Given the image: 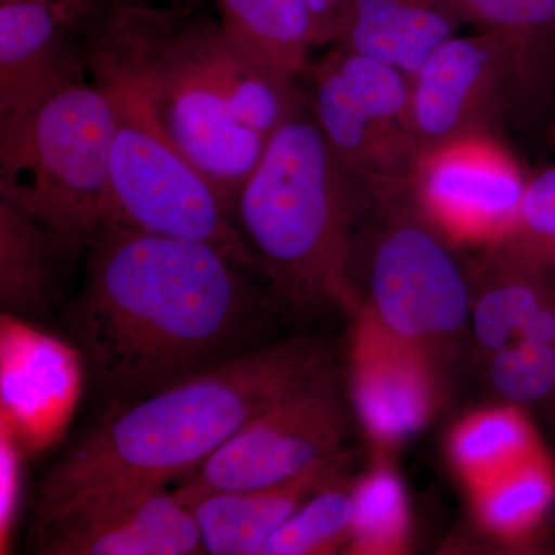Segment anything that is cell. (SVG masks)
<instances>
[{"label":"cell","mask_w":555,"mask_h":555,"mask_svg":"<svg viewBox=\"0 0 555 555\" xmlns=\"http://www.w3.org/2000/svg\"><path fill=\"white\" fill-rule=\"evenodd\" d=\"M463 25L452 0H356L332 46L386 62L412 78Z\"/></svg>","instance_id":"cell-16"},{"label":"cell","mask_w":555,"mask_h":555,"mask_svg":"<svg viewBox=\"0 0 555 555\" xmlns=\"http://www.w3.org/2000/svg\"><path fill=\"white\" fill-rule=\"evenodd\" d=\"M478 529L502 545L534 535L555 500V467L545 447L488 483L467 492Z\"/></svg>","instance_id":"cell-20"},{"label":"cell","mask_w":555,"mask_h":555,"mask_svg":"<svg viewBox=\"0 0 555 555\" xmlns=\"http://www.w3.org/2000/svg\"><path fill=\"white\" fill-rule=\"evenodd\" d=\"M0 2H20V0H0ZM50 5L60 13L69 30L80 39L118 7L130 3H184L182 0H30Z\"/></svg>","instance_id":"cell-28"},{"label":"cell","mask_w":555,"mask_h":555,"mask_svg":"<svg viewBox=\"0 0 555 555\" xmlns=\"http://www.w3.org/2000/svg\"><path fill=\"white\" fill-rule=\"evenodd\" d=\"M82 40L40 2H0V124L89 82Z\"/></svg>","instance_id":"cell-14"},{"label":"cell","mask_w":555,"mask_h":555,"mask_svg":"<svg viewBox=\"0 0 555 555\" xmlns=\"http://www.w3.org/2000/svg\"><path fill=\"white\" fill-rule=\"evenodd\" d=\"M352 462L353 452L346 449L281 483L210 492L185 503L204 554L261 555L270 537L317 492L349 473Z\"/></svg>","instance_id":"cell-15"},{"label":"cell","mask_w":555,"mask_h":555,"mask_svg":"<svg viewBox=\"0 0 555 555\" xmlns=\"http://www.w3.org/2000/svg\"><path fill=\"white\" fill-rule=\"evenodd\" d=\"M489 385L505 403L555 418V339H528L488 357Z\"/></svg>","instance_id":"cell-25"},{"label":"cell","mask_w":555,"mask_h":555,"mask_svg":"<svg viewBox=\"0 0 555 555\" xmlns=\"http://www.w3.org/2000/svg\"><path fill=\"white\" fill-rule=\"evenodd\" d=\"M184 3H196V0H182Z\"/></svg>","instance_id":"cell-32"},{"label":"cell","mask_w":555,"mask_h":555,"mask_svg":"<svg viewBox=\"0 0 555 555\" xmlns=\"http://www.w3.org/2000/svg\"><path fill=\"white\" fill-rule=\"evenodd\" d=\"M356 0H306L310 21V43L315 47L332 46L346 20L347 11Z\"/></svg>","instance_id":"cell-29"},{"label":"cell","mask_w":555,"mask_h":555,"mask_svg":"<svg viewBox=\"0 0 555 555\" xmlns=\"http://www.w3.org/2000/svg\"><path fill=\"white\" fill-rule=\"evenodd\" d=\"M467 25L502 36L526 91L555 101V0H452Z\"/></svg>","instance_id":"cell-21"},{"label":"cell","mask_w":555,"mask_h":555,"mask_svg":"<svg viewBox=\"0 0 555 555\" xmlns=\"http://www.w3.org/2000/svg\"><path fill=\"white\" fill-rule=\"evenodd\" d=\"M312 116L299 108L270 138L244 182L233 219L278 297L299 309L356 317L350 280L358 189Z\"/></svg>","instance_id":"cell-4"},{"label":"cell","mask_w":555,"mask_h":555,"mask_svg":"<svg viewBox=\"0 0 555 555\" xmlns=\"http://www.w3.org/2000/svg\"><path fill=\"white\" fill-rule=\"evenodd\" d=\"M409 177L416 214L441 238L485 250L513 228L528 184L516 158L489 133L425 150Z\"/></svg>","instance_id":"cell-10"},{"label":"cell","mask_w":555,"mask_h":555,"mask_svg":"<svg viewBox=\"0 0 555 555\" xmlns=\"http://www.w3.org/2000/svg\"><path fill=\"white\" fill-rule=\"evenodd\" d=\"M118 104L93 80L0 124V196L42 222L69 262L104 221Z\"/></svg>","instance_id":"cell-5"},{"label":"cell","mask_w":555,"mask_h":555,"mask_svg":"<svg viewBox=\"0 0 555 555\" xmlns=\"http://www.w3.org/2000/svg\"><path fill=\"white\" fill-rule=\"evenodd\" d=\"M49 229L20 204L0 196V306L3 315L40 320L61 301L68 264Z\"/></svg>","instance_id":"cell-18"},{"label":"cell","mask_w":555,"mask_h":555,"mask_svg":"<svg viewBox=\"0 0 555 555\" xmlns=\"http://www.w3.org/2000/svg\"><path fill=\"white\" fill-rule=\"evenodd\" d=\"M36 553L46 555L204 554L192 511L167 488L83 496L36 514Z\"/></svg>","instance_id":"cell-13"},{"label":"cell","mask_w":555,"mask_h":555,"mask_svg":"<svg viewBox=\"0 0 555 555\" xmlns=\"http://www.w3.org/2000/svg\"><path fill=\"white\" fill-rule=\"evenodd\" d=\"M331 364L315 339L288 338L130 403L112 404L47 470L36 514L102 492L184 480L251 418Z\"/></svg>","instance_id":"cell-3"},{"label":"cell","mask_w":555,"mask_h":555,"mask_svg":"<svg viewBox=\"0 0 555 555\" xmlns=\"http://www.w3.org/2000/svg\"><path fill=\"white\" fill-rule=\"evenodd\" d=\"M550 275L551 284H553L555 291V272H546Z\"/></svg>","instance_id":"cell-31"},{"label":"cell","mask_w":555,"mask_h":555,"mask_svg":"<svg viewBox=\"0 0 555 555\" xmlns=\"http://www.w3.org/2000/svg\"><path fill=\"white\" fill-rule=\"evenodd\" d=\"M347 473L317 492L270 537L261 555L346 553L352 531L353 481Z\"/></svg>","instance_id":"cell-24"},{"label":"cell","mask_w":555,"mask_h":555,"mask_svg":"<svg viewBox=\"0 0 555 555\" xmlns=\"http://www.w3.org/2000/svg\"><path fill=\"white\" fill-rule=\"evenodd\" d=\"M411 78L364 54L335 49L310 72V115L347 169L366 184L411 173Z\"/></svg>","instance_id":"cell-8"},{"label":"cell","mask_w":555,"mask_h":555,"mask_svg":"<svg viewBox=\"0 0 555 555\" xmlns=\"http://www.w3.org/2000/svg\"><path fill=\"white\" fill-rule=\"evenodd\" d=\"M80 40L91 80L195 164L233 218L270 138L302 108L298 79L255 60L196 3L118 7Z\"/></svg>","instance_id":"cell-2"},{"label":"cell","mask_w":555,"mask_h":555,"mask_svg":"<svg viewBox=\"0 0 555 555\" xmlns=\"http://www.w3.org/2000/svg\"><path fill=\"white\" fill-rule=\"evenodd\" d=\"M115 101L118 129L102 222L198 241L262 275L257 254L206 175L133 108Z\"/></svg>","instance_id":"cell-6"},{"label":"cell","mask_w":555,"mask_h":555,"mask_svg":"<svg viewBox=\"0 0 555 555\" xmlns=\"http://www.w3.org/2000/svg\"><path fill=\"white\" fill-rule=\"evenodd\" d=\"M248 273L208 244L102 222L64 313L96 389L130 403L254 349Z\"/></svg>","instance_id":"cell-1"},{"label":"cell","mask_w":555,"mask_h":555,"mask_svg":"<svg viewBox=\"0 0 555 555\" xmlns=\"http://www.w3.org/2000/svg\"><path fill=\"white\" fill-rule=\"evenodd\" d=\"M441 371L443 361L361 305L350 339V400L374 454L393 455L436 418Z\"/></svg>","instance_id":"cell-11"},{"label":"cell","mask_w":555,"mask_h":555,"mask_svg":"<svg viewBox=\"0 0 555 555\" xmlns=\"http://www.w3.org/2000/svg\"><path fill=\"white\" fill-rule=\"evenodd\" d=\"M542 448L525 408L505 401L467 412L447 440L449 465L466 494Z\"/></svg>","instance_id":"cell-19"},{"label":"cell","mask_w":555,"mask_h":555,"mask_svg":"<svg viewBox=\"0 0 555 555\" xmlns=\"http://www.w3.org/2000/svg\"><path fill=\"white\" fill-rule=\"evenodd\" d=\"M525 266L542 272H555V236L547 241L545 246L540 247Z\"/></svg>","instance_id":"cell-30"},{"label":"cell","mask_w":555,"mask_h":555,"mask_svg":"<svg viewBox=\"0 0 555 555\" xmlns=\"http://www.w3.org/2000/svg\"><path fill=\"white\" fill-rule=\"evenodd\" d=\"M469 280V327L486 358L528 339H555V291L546 272L485 257L478 280Z\"/></svg>","instance_id":"cell-17"},{"label":"cell","mask_w":555,"mask_h":555,"mask_svg":"<svg viewBox=\"0 0 555 555\" xmlns=\"http://www.w3.org/2000/svg\"><path fill=\"white\" fill-rule=\"evenodd\" d=\"M503 98L526 115L509 43L481 30L447 40L411 78L409 129L418 152L465 134L488 133L486 122Z\"/></svg>","instance_id":"cell-12"},{"label":"cell","mask_w":555,"mask_h":555,"mask_svg":"<svg viewBox=\"0 0 555 555\" xmlns=\"http://www.w3.org/2000/svg\"><path fill=\"white\" fill-rule=\"evenodd\" d=\"M451 248L418 214L397 219L372 254L366 301L390 331L441 361L470 320V280Z\"/></svg>","instance_id":"cell-9"},{"label":"cell","mask_w":555,"mask_h":555,"mask_svg":"<svg viewBox=\"0 0 555 555\" xmlns=\"http://www.w3.org/2000/svg\"><path fill=\"white\" fill-rule=\"evenodd\" d=\"M214 5L225 31L255 60L292 79L308 73L306 0H214Z\"/></svg>","instance_id":"cell-22"},{"label":"cell","mask_w":555,"mask_h":555,"mask_svg":"<svg viewBox=\"0 0 555 555\" xmlns=\"http://www.w3.org/2000/svg\"><path fill=\"white\" fill-rule=\"evenodd\" d=\"M412 542V513L403 477L392 455L374 454L353 481V516L347 554L401 555Z\"/></svg>","instance_id":"cell-23"},{"label":"cell","mask_w":555,"mask_h":555,"mask_svg":"<svg viewBox=\"0 0 555 555\" xmlns=\"http://www.w3.org/2000/svg\"><path fill=\"white\" fill-rule=\"evenodd\" d=\"M347 426L341 383L331 364L241 427L173 492L189 503L210 492L281 483L346 451Z\"/></svg>","instance_id":"cell-7"},{"label":"cell","mask_w":555,"mask_h":555,"mask_svg":"<svg viewBox=\"0 0 555 555\" xmlns=\"http://www.w3.org/2000/svg\"><path fill=\"white\" fill-rule=\"evenodd\" d=\"M20 444L14 441L13 433L2 426L0 440V470H2V502H0V535L2 553L9 547L14 517H16L17 496H20L21 462Z\"/></svg>","instance_id":"cell-27"},{"label":"cell","mask_w":555,"mask_h":555,"mask_svg":"<svg viewBox=\"0 0 555 555\" xmlns=\"http://www.w3.org/2000/svg\"><path fill=\"white\" fill-rule=\"evenodd\" d=\"M554 236L555 166L528 179L513 228L505 238L485 254L496 261L525 266Z\"/></svg>","instance_id":"cell-26"}]
</instances>
